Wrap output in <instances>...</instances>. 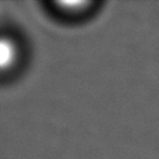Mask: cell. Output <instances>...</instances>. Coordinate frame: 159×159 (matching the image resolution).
Returning a JSON list of instances; mask_svg holds the SVG:
<instances>
[{
	"label": "cell",
	"mask_w": 159,
	"mask_h": 159,
	"mask_svg": "<svg viewBox=\"0 0 159 159\" xmlns=\"http://www.w3.org/2000/svg\"><path fill=\"white\" fill-rule=\"evenodd\" d=\"M91 2H55L50 3L49 11L56 18H60L63 21H75L84 17L92 7Z\"/></svg>",
	"instance_id": "cell-2"
},
{
	"label": "cell",
	"mask_w": 159,
	"mask_h": 159,
	"mask_svg": "<svg viewBox=\"0 0 159 159\" xmlns=\"http://www.w3.org/2000/svg\"><path fill=\"white\" fill-rule=\"evenodd\" d=\"M28 60V46L20 34L0 30V82L18 77Z\"/></svg>",
	"instance_id": "cell-1"
}]
</instances>
